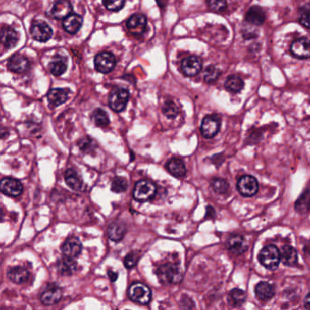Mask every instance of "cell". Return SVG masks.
<instances>
[{
  "label": "cell",
  "mask_w": 310,
  "mask_h": 310,
  "mask_svg": "<svg viewBox=\"0 0 310 310\" xmlns=\"http://www.w3.org/2000/svg\"><path fill=\"white\" fill-rule=\"evenodd\" d=\"M292 55L297 59H309L310 58V40L307 38H300L292 43L290 47Z\"/></svg>",
  "instance_id": "cell-15"
},
{
  "label": "cell",
  "mask_w": 310,
  "mask_h": 310,
  "mask_svg": "<svg viewBox=\"0 0 310 310\" xmlns=\"http://www.w3.org/2000/svg\"><path fill=\"white\" fill-rule=\"evenodd\" d=\"M126 226L121 221H114L108 228V236L112 241L119 242L123 239L126 234Z\"/></svg>",
  "instance_id": "cell-20"
},
{
  "label": "cell",
  "mask_w": 310,
  "mask_h": 310,
  "mask_svg": "<svg viewBox=\"0 0 310 310\" xmlns=\"http://www.w3.org/2000/svg\"><path fill=\"white\" fill-rule=\"evenodd\" d=\"M227 247L228 250L236 255H241L247 249L245 237L239 234H232L227 240Z\"/></svg>",
  "instance_id": "cell-14"
},
{
  "label": "cell",
  "mask_w": 310,
  "mask_h": 310,
  "mask_svg": "<svg viewBox=\"0 0 310 310\" xmlns=\"http://www.w3.org/2000/svg\"><path fill=\"white\" fill-rule=\"evenodd\" d=\"M281 261L286 266H295L297 263V251L291 246H284L281 250Z\"/></svg>",
  "instance_id": "cell-28"
},
{
  "label": "cell",
  "mask_w": 310,
  "mask_h": 310,
  "mask_svg": "<svg viewBox=\"0 0 310 310\" xmlns=\"http://www.w3.org/2000/svg\"><path fill=\"white\" fill-rule=\"evenodd\" d=\"M128 296L134 302L141 305H146L150 302L152 298V292L150 288L145 284L134 283L128 289Z\"/></svg>",
  "instance_id": "cell-3"
},
{
  "label": "cell",
  "mask_w": 310,
  "mask_h": 310,
  "mask_svg": "<svg viewBox=\"0 0 310 310\" xmlns=\"http://www.w3.org/2000/svg\"><path fill=\"white\" fill-rule=\"evenodd\" d=\"M140 255H140L139 251H132V252L128 253V255H126L125 259H124V264L128 269H132L139 261Z\"/></svg>",
  "instance_id": "cell-39"
},
{
  "label": "cell",
  "mask_w": 310,
  "mask_h": 310,
  "mask_svg": "<svg viewBox=\"0 0 310 310\" xmlns=\"http://www.w3.org/2000/svg\"><path fill=\"white\" fill-rule=\"evenodd\" d=\"M157 187L155 184L149 180H140L136 184L133 196L139 202L150 200L156 195Z\"/></svg>",
  "instance_id": "cell-4"
},
{
  "label": "cell",
  "mask_w": 310,
  "mask_h": 310,
  "mask_svg": "<svg viewBox=\"0 0 310 310\" xmlns=\"http://www.w3.org/2000/svg\"><path fill=\"white\" fill-rule=\"evenodd\" d=\"M180 307L182 308H194L195 304L194 301L187 296H183L180 300Z\"/></svg>",
  "instance_id": "cell-43"
},
{
  "label": "cell",
  "mask_w": 310,
  "mask_h": 310,
  "mask_svg": "<svg viewBox=\"0 0 310 310\" xmlns=\"http://www.w3.org/2000/svg\"><path fill=\"white\" fill-rule=\"evenodd\" d=\"M83 23V19L81 16L75 13H71L69 17L64 19L63 21V28L69 34H76L81 28Z\"/></svg>",
  "instance_id": "cell-23"
},
{
  "label": "cell",
  "mask_w": 310,
  "mask_h": 310,
  "mask_svg": "<svg viewBox=\"0 0 310 310\" xmlns=\"http://www.w3.org/2000/svg\"><path fill=\"white\" fill-rule=\"evenodd\" d=\"M92 119H93L94 123L96 124L97 127H100V128H106L110 124L109 116L107 114L105 110H101V109H96L93 112Z\"/></svg>",
  "instance_id": "cell-34"
},
{
  "label": "cell",
  "mask_w": 310,
  "mask_h": 310,
  "mask_svg": "<svg viewBox=\"0 0 310 310\" xmlns=\"http://www.w3.org/2000/svg\"><path fill=\"white\" fill-rule=\"evenodd\" d=\"M95 66L98 72L110 73L116 67V58L110 52H101L95 58Z\"/></svg>",
  "instance_id": "cell-8"
},
{
  "label": "cell",
  "mask_w": 310,
  "mask_h": 310,
  "mask_svg": "<svg viewBox=\"0 0 310 310\" xmlns=\"http://www.w3.org/2000/svg\"><path fill=\"white\" fill-rule=\"evenodd\" d=\"M206 3L215 12H221L227 9V0H206Z\"/></svg>",
  "instance_id": "cell-41"
},
{
  "label": "cell",
  "mask_w": 310,
  "mask_h": 310,
  "mask_svg": "<svg viewBox=\"0 0 310 310\" xmlns=\"http://www.w3.org/2000/svg\"><path fill=\"white\" fill-rule=\"evenodd\" d=\"M7 276L10 281L16 284H22L28 281L30 273L26 268L15 267L8 271Z\"/></svg>",
  "instance_id": "cell-21"
},
{
  "label": "cell",
  "mask_w": 310,
  "mask_h": 310,
  "mask_svg": "<svg viewBox=\"0 0 310 310\" xmlns=\"http://www.w3.org/2000/svg\"><path fill=\"white\" fill-rule=\"evenodd\" d=\"M128 98L129 93L128 90L124 88H115L114 90L111 92L109 98L110 109L115 112L123 111L127 107Z\"/></svg>",
  "instance_id": "cell-6"
},
{
  "label": "cell",
  "mask_w": 310,
  "mask_h": 310,
  "mask_svg": "<svg viewBox=\"0 0 310 310\" xmlns=\"http://www.w3.org/2000/svg\"><path fill=\"white\" fill-rule=\"evenodd\" d=\"M260 264L269 270H275L281 261V253L278 247L269 245L262 248L259 255Z\"/></svg>",
  "instance_id": "cell-2"
},
{
  "label": "cell",
  "mask_w": 310,
  "mask_h": 310,
  "mask_svg": "<svg viewBox=\"0 0 310 310\" xmlns=\"http://www.w3.org/2000/svg\"><path fill=\"white\" fill-rule=\"evenodd\" d=\"M246 19L247 22L254 25H261L264 23L266 19L264 10H262L260 7L254 6L250 8V10L246 13Z\"/></svg>",
  "instance_id": "cell-27"
},
{
  "label": "cell",
  "mask_w": 310,
  "mask_h": 310,
  "mask_svg": "<svg viewBox=\"0 0 310 310\" xmlns=\"http://www.w3.org/2000/svg\"><path fill=\"white\" fill-rule=\"evenodd\" d=\"M216 215V212H215V210H213V208H211V206H208L206 208V218H214V216Z\"/></svg>",
  "instance_id": "cell-46"
},
{
  "label": "cell",
  "mask_w": 310,
  "mask_h": 310,
  "mask_svg": "<svg viewBox=\"0 0 310 310\" xmlns=\"http://www.w3.org/2000/svg\"><path fill=\"white\" fill-rule=\"evenodd\" d=\"M166 168L169 170V173L176 178H184L187 174L186 166L184 164L182 160H179V159H176V158L171 159L167 163Z\"/></svg>",
  "instance_id": "cell-26"
},
{
  "label": "cell",
  "mask_w": 310,
  "mask_h": 310,
  "mask_svg": "<svg viewBox=\"0 0 310 310\" xmlns=\"http://www.w3.org/2000/svg\"><path fill=\"white\" fill-rule=\"evenodd\" d=\"M246 295L239 288H234L228 293V304L233 307H239L246 302Z\"/></svg>",
  "instance_id": "cell-29"
},
{
  "label": "cell",
  "mask_w": 310,
  "mask_h": 310,
  "mask_svg": "<svg viewBox=\"0 0 310 310\" xmlns=\"http://www.w3.org/2000/svg\"><path fill=\"white\" fill-rule=\"evenodd\" d=\"M202 69V61L196 56H190L184 59L181 63L183 73L187 77H195L200 72Z\"/></svg>",
  "instance_id": "cell-11"
},
{
  "label": "cell",
  "mask_w": 310,
  "mask_h": 310,
  "mask_svg": "<svg viewBox=\"0 0 310 310\" xmlns=\"http://www.w3.org/2000/svg\"><path fill=\"white\" fill-rule=\"evenodd\" d=\"M256 297L261 301H269L275 296V287L268 282H260L255 287Z\"/></svg>",
  "instance_id": "cell-22"
},
{
  "label": "cell",
  "mask_w": 310,
  "mask_h": 310,
  "mask_svg": "<svg viewBox=\"0 0 310 310\" xmlns=\"http://www.w3.org/2000/svg\"><path fill=\"white\" fill-rule=\"evenodd\" d=\"M78 269V264L76 260L71 257L65 256L58 262V271L62 276H71Z\"/></svg>",
  "instance_id": "cell-25"
},
{
  "label": "cell",
  "mask_w": 310,
  "mask_h": 310,
  "mask_svg": "<svg viewBox=\"0 0 310 310\" xmlns=\"http://www.w3.org/2000/svg\"><path fill=\"white\" fill-rule=\"evenodd\" d=\"M0 188L3 194L6 196L17 197L20 196L23 191V186L21 182L12 178H5L2 179L0 183Z\"/></svg>",
  "instance_id": "cell-9"
},
{
  "label": "cell",
  "mask_w": 310,
  "mask_h": 310,
  "mask_svg": "<svg viewBox=\"0 0 310 310\" xmlns=\"http://www.w3.org/2000/svg\"><path fill=\"white\" fill-rule=\"evenodd\" d=\"M49 69L54 76H61L67 70L66 59L62 57H57L49 64Z\"/></svg>",
  "instance_id": "cell-33"
},
{
  "label": "cell",
  "mask_w": 310,
  "mask_h": 310,
  "mask_svg": "<svg viewBox=\"0 0 310 310\" xmlns=\"http://www.w3.org/2000/svg\"><path fill=\"white\" fill-rule=\"evenodd\" d=\"M201 133L205 138L214 137L220 129V119L217 115L205 116L201 124Z\"/></svg>",
  "instance_id": "cell-7"
},
{
  "label": "cell",
  "mask_w": 310,
  "mask_h": 310,
  "mask_svg": "<svg viewBox=\"0 0 310 310\" xmlns=\"http://www.w3.org/2000/svg\"><path fill=\"white\" fill-rule=\"evenodd\" d=\"M61 250H62V254L65 256L71 257V259H76L81 253L82 244H81V242L78 239V237H69L64 242L63 246L61 247Z\"/></svg>",
  "instance_id": "cell-12"
},
{
  "label": "cell",
  "mask_w": 310,
  "mask_h": 310,
  "mask_svg": "<svg viewBox=\"0 0 310 310\" xmlns=\"http://www.w3.org/2000/svg\"><path fill=\"white\" fill-rule=\"evenodd\" d=\"M305 307L306 309H310V293L305 298Z\"/></svg>",
  "instance_id": "cell-47"
},
{
  "label": "cell",
  "mask_w": 310,
  "mask_h": 310,
  "mask_svg": "<svg viewBox=\"0 0 310 310\" xmlns=\"http://www.w3.org/2000/svg\"><path fill=\"white\" fill-rule=\"evenodd\" d=\"M156 274L160 283L164 285H173L181 282L183 272L180 267L175 263H165L160 266Z\"/></svg>",
  "instance_id": "cell-1"
},
{
  "label": "cell",
  "mask_w": 310,
  "mask_h": 310,
  "mask_svg": "<svg viewBox=\"0 0 310 310\" xmlns=\"http://www.w3.org/2000/svg\"><path fill=\"white\" fill-rule=\"evenodd\" d=\"M108 276H109V278H110V280L112 281V282H115L118 278H119V274L118 272H114L113 270H111V269H109L108 270Z\"/></svg>",
  "instance_id": "cell-45"
},
{
  "label": "cell",
  "mask_w": 310,
  "mask_h": 310,
  "mask_svg": "<svg viewBox=\"0 0 310 310\" xmlns=\"http://www.w3.org/2000/svg\"><path fill=\"white\" fill-rule=\"evenodd\" d=\"M19 41V35L13 28L3 27L1 29V43L7 48L14 47Z\"/></svg>",
  "instance_id": "cell-24"
},
{
  "label": "cell",
  "mask_w": 310,
  "mask_h": 310,
  "mask_svg": "<svg viewBox=\"0 0 310 310\" xmlns=\"http://www.w3.org/2000/svg\"><path fill=\"white\" fill-rule=\"evenodd\" d=\"M299 22L305 28H310V10L305 11L303 14L301 15Z\"/></svg>",
  "instance_id": "cell-44"
},
{
  "label": "cell",
  "mask_w": 310,
  "mask_h": 310,
  "mask_svg": "<svg viewBox=\"0 0 310 310\" xmlns=\"http://www.w3.org/2000/svg\"><path fill=\"white\" fill-rule=\"evenodd\" d=\"M30 33L35 40L39 42H46L50 39L53 31L50 27L45 22H34L31 26Z\"/></svg>",
  "instance_id": "cell-10"
},
{
  "label": "cell",
  "mask_w": 310,
  "mask_h": 310,
  "mask_svg": "<svg viewBox=\"0 0 310 310\" xmlns=\"http://www.w3.org/2000/svg\"><path fill=\"white\" fill-rule=\"evenodd\" d=\"M162 112H163V114L167 118L174 119L179 113V109H178V106L174 101L168 100L165 103L164 106L162 107Z\"/></svg>",
  "instance_id": "cell-35"
},
{
  "label": "cell",
  "mask_w": 310,
  "mask_h": 310,
  "mask_svg": "<svg viewBox=\"0 0 310 310\" xmlns=\"http://www.w3.org/2000/svg\"><path fill=\"white\" fill-rule=\"evenodd\" d=\"M220 71L214 66H209L204 73V79L206 83H213L218 79Z\"/></svg>",
  "instance_id": "cell-40"
},
{
  "label": "cell",
  "mask_w": 310,
  "mask_h": 310,
  "mask_svg": "<svg viewBox=\"0 0 310 310\" xmlns=\"http://www.w3.org/2000/svg\"><path fill=\"white\" fill-rule=\"evenodd\" d=\"M295 210L299 214H306L310 212V190L304 192L295 203Z\"/></svg>",
  "instance_id": "cell-31"
},
{
  "label": "cell",
  "mask_w": 310,
  "mask_h": 310,
  "mask_svg": "<svg viewBox=\"0 0 310 310\" xmlns=\"http://www.w3.org/2000/svg\"><path fill=\"white\" fill-rule=\"evenodd\" d=\"M103 3L108 10L118 11L123 8L125 0H103Z\"/></svg>",
  "instance_id": "cell-42"
},
{
  "label": "cell",
  "mask_w": 310,
  "mask_h": 310,
  "mask_svg": "<svg viewBox=\"0 0 310 310\" xmlns=\"http://www.w3.org/2000/svg\"><path fill=\"white\" fill-rule=\"evenodd\" d=\"M237 188L242 196L250 197V196H255L259 191L260 187H259V182L255 178L249 175H245V176H242L241 178H238Z\"/></svg>",
  "instance_id": "cell-5"
},
{
  "label": "cell",
  "mask_w": 310,
  "mask_h": 310,
  "mask_svg": "<svg viewBox=\"0 0 310 310\" xmlns=\"http://www.w3.org/2000/svg\"><path fill=\"white\" fill-rule=\"evenodd\" d=\"M211 187L216 193L221 194V195L228 193V188H229L228 182L223 178H213L211 180Z\"/></svg>",
  "instance_id": "cell-36"
},
{
  "label": "cell",
  "mask_w": 310,
  "mask_h": 310,
  "mask_svg": "<svg viewBox=\"0 0 310 310\" xmlns=\"http://www.w3.org/2000/svg\"><path fill=\"white\" fill-rule=\"evenodd\" d=\"M127 28L135 36H140L146 28V18L142 14H134L127 21Z\"/></svg>",
  "instance_id": "cell-13"
},
{
  "label": "cell",
  "mask_w": 310,
  "mask_h": 310,
  "mask_svg": "<svg viewBox=\"0 0 310 310\" xmlns=\"http://www.w3.org/2000/svg\"><path fill=\"white\" fill-rule=\"evenodd\" d=\"M72 12V6L69 0H57L51 9V16L56 19H66Z\"/></svg>",
  "instance_id": "cell-17"
},
{
  "label": "cell",
  "mask_w": 310,
  "mask_h": 310,
  "mask_svg": "<svg viewBox=\"0 0 310 310\" xmlns=\"http://www.w3.org/2000/svg\"><path fill=\"white\" fill-rule=\"evenodd\" d=\"M65 181L71 189L76 190V191L80 190L82 187V180L79 178L78 173L73 169H69L66 171Z\"/></svg>",
  "instance_id": "cell-30"
},
{
  "label": "cell",
  "mask_w": 310,
  "mask_h": 310,
  "mask_svg": "<svg viewBox=\"0 0 310 310\" xmlns=\"http://www.w3.org/2000/svg\"><path fill=\"white\" fill-rule=\"evenodd\" d=\"M68 98H69V90H66L63 88L51 89L47 94V99L52 108H56L64 104L65 102L68 100Z\"/></svg>",
  "instance_id": "cell-19"
},
{
  "label": "cell",
  "mask_w": 310,
  "mask_h": 310,
  "mask_svg": "<svg viewBox=\"0 0 310 310\" xmlns=\"http://www.w3.org/2000/svg\"><path fill=\"white\" fill-rule=\"evenodd\" d=\"M128 183L126 178L117 177L111 184V190L115 193H123L128 189Z\"/></svg>",
  "instance_id": "cell-37"
},
{
  "label": "cell",
  "mask_w": 310,
  "mask_h": 310,
  "mask_svg": "<svg viewBox=\"0 0 310 310\" xmlns=\"http://www.w3.org/2000/svg\"><path fill=\"white\" fill-rule=\"evenodd\" d=\"M226 89L232 93H238L244 87V81L237 76H230L225 83Z\"/></svg>",
  "instance_id": "cell-32"
},
{
  "label": "cell",
  "mask_w": 310,
  "mask_h": 310,
  "mask_svg": "<svg viewBox=\"0 0 310 310\" xmlns=\"http://www.w3.org/2000/svg\"><path fill=\"white\" fill-rule=\"evenodd\" d=\"M78 146L82 152L90 153L92 151L95 150L96 142L93 141L89 137H83L82 139L78 141Z\"/></svg>",
  "instance_id": "cell-38"
},
{
  "label": "cell",
  "mask_w": 310,
  "mask_h": 310,
  "mask_svg": "<svg viewBox=\"0 0 310 310\" xmlns=\"http://www.w3.org/2000/svg\"><path fill=\"white\" fill-rule=\"evenodd\" d=\"M8 68L16 73H24L29 68V61L22 55H14L10 58L8 63Z\"/></svg>",
  "instance_id": "cell-18"
},
{
  "label": "cell",
  "mask_w": 310,
  "mask_h": 310,
  "mask_svg": "<svg viewBox=\"0 0 310 310\" xmlns=\"http://www.w3.org/2000/svg\"><path fill=\"white\" fill-rule=\"evenodd\" d=\"M62 298V290L56 285H50L43 292L40 300L44 305H52L59 303Z\"/></svg>",
  "instance_id": "cell-16"
}]
</instances>
